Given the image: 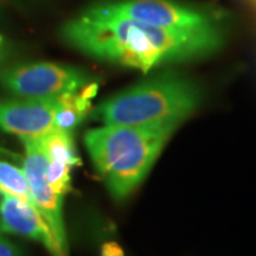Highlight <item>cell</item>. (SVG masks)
Here are the masks:
<instances>
[{"label": "cell", "mask_w": 256, "mask_h": 256, "mask_svg": "<svg viewBox=\"0 0 256 256\" xmlns=\"http://www.w3.org/2000/svg\"><path fill=\"white\" fill-rule=\"evenodd\" d=\"M92 110V100L78 92H68L58 96L55 114V128L72 132L87 116Z\"/></svg>", "instance_id": "9c48e42d"}, {"label": "cell", "mask_w": 256, "mask_h": 256, "mask_svg": "<svg viewBox=\"0 0 256 256\" xmlns=\"http://www.w3.org/2000/svg\"><path fill=\"white\" fill-rule=\"evenodd\" d=\"M63 40L92 58L148 72L168 63L203 58L220 49L224 28L174 31L107 14L89 6L64 24Z\"/></svg>", "instance_id": "6da1fadb"}, {"label": "cell", "mask_w": 256, "mask_h": 256, "mask_svg": "<svg viewBox=\"0 0 256 256\" xmlns=\"http://www.w3.org/2000/svg\"><path fill=\"white\" fill-rule=\"evenodd\" d=\"M72 166L64 162L49 160L46 168V180L56 194L64 196L72 188Z\"/></svg>", "instance_id": "7c38bea8"}, {"label": "cell", "mask_w": 256, "mask_h": 256, "mask_svg": "<svg viewBox=\"0 0 256 256\" xmlns=\"http://www.w3.org/2000/svg\"><path fill=\"white\" fill-rule=\"evenodd\" d=\"M0 256H23L19 248L10 240L0 235Z\"/></svg>", "instance_id": "4fadbf2b"}, {"label": "cell", "mask_w": 256, "mask_h": 256, "mask_svg": "<svg viewBox=\"0 0 256 256\" xmlns=\"http://www.w3.org/2000/svg\"><path fill=\"white\" fill-rule=\"evenodd\" d=\"M40 140L49 160L64 162L72 168L81 165V159L76 153L72 132L54 128L43 138H40Z\"/></svg>", "instance_id": "30bf717a"}, {"label": "cell", "mask_w": 256, "mask_h": 256, "mask_svg": "<svg viewBox=\"0 0 256 256\" xmlns=\"http://www.w3.org/2000/svg\"><path fill=\"white\" fill-rule=\"evenodd\" d=\"M0 83L20 98H48L78 92L89 81L84 72L72 66L37 62L5 70L0 74Z\"/></svg>", "instance_id": "5b68a950"}, {"label": "cell", "mask_w": 256, "mask_h": 256, "mask_svg": "<svg viewBox=\"0 0 256 256\" xmlns=\"http://www.w3.org/2000/svg\"><path fill=\"white\" fill-rule=\"evenodd\" d=\"M58 98L0 101V128L20 139H40L55 128Z\"/></svg>", "instance_id": "52a82bcc"}, {"label": "cell", "mask_w": 256, "mask_h": 256, "mask_svg": "<svg viewBox=\"0 0 256 256\" xmlns=\"http://www.w3.org/2000/svg\"><path fill=\"white\" fill-rule=\"evenodd\" d=\"M180 121L113 126L88 130L84 144L114 200H122L142 183Z\"/></svg>", "instance_id": "7a4b0ae2"}, {"label": "cell", "mask_w": 256, "mask_h": 256, "mask_svg": "<svg viewBox=\"0 0 256 256\" xmlns=\"http://www.w3.org/2000/svg\"><path fill=\"white\" fill-rule=\"evenodd\" d=\"M202 90L182 72H162L102 102L92 118L104 124L142 126L183 121L197 110Z\"/></svg>", "instance_id": "3957f363"}, {"label": "cell", "mask_w": 256, "mask_h": 256, "mask_svg": "<svg viewBox=\"0 0 256 256\" xmlns=\"http://www.w3.org/2000/svg\"><path fill=\"white\" fill-rule=\"evenodd\" d=\"M107 14L174 31L224 28V17L215 10L180 0H104L94 4Z\"/></svg>", "instance_id": "277c9868"}, {"label": "cell", "mask_w": 256, "mask_h": 256, "mask_svg": "<svg viewBox=\"0 0 256 256\" xmlns=\"http://www.w3.org/2000/svg\"><path fill=\"white\" fill-rule=\"evenodd\" d=\"M22 142L25 147L23 170L34 206L49 226L58 255L68 256V242L62 214L63 196L56 194L46 180L49 158L40 139H22Z\"/></svg>", "instance_id": "8992f818"}, {"label": "cell", "mask_w": 256, "mask_h": 256, "mask_svg": "<svg viewBox=\"0 0 256 256\" xmlns=\"http://www.w3.org/2000/svg\"><path fill=\"white\" fill-rule=\"evenodd\" d=\"M0 194L34 204L24 170L4 159H0Z\"/></svg>", "instance_id": "8fae6325"}, {"label": "cell", "mask_w": 256, "mask_h": 256, "mask_svg": "<svg viewBox=\"0 0 256 256\" xmlns=\"http://www.w3.org/2000/svg\"><path fill=\"white\" fill-rule=\"evenodd\" d=\"M0 232L40 242L51 255L60 256L52 232L37 208L10 194L0 200Z\"/></svg>", "instance_id": "ba28073f"}, {"label": "cell", "mask_w": 256, "mask_h": 256, "mask_svg": "<svg viewBox=\"0 0 256 256\" xmlns=\"http://www.w3.org/2000/svg\"><path fill=\"white\" fill-rule=\"evenodd\" d=\"M101 256H124V252L116 242H106L101 247Z\"/></svg>", "instance_id": "5bb4252c"}, {"label": "cell", "mask_w": 256, "mask_h": 256, "mask_svg": "<svg viewBox=\"0 0 256 256\" xmlns=\"http://www.w3.org/2000/svg\"><path fill=\"white\" fill-rule=\"evenodd\" d=\"M2 37L0 36V44H2Z\"/></svg>", "instance_id": "9a60e30c"}]
</instances>
